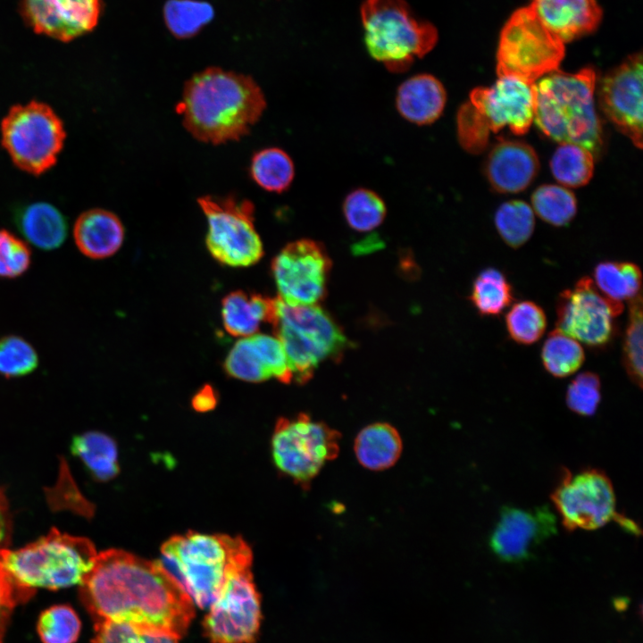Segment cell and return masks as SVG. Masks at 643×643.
Wrapping results in <instances>:
<instances>
[{
    "instance_id": "37",
    "label": "cell",
    "mask_w": 643,
    "mask_h": 643,
    "mask_svg": "<svg viewBox=\"0 0 643 643\" xmlns=\"http://www.w3.org/2000/svg\"><path fill=\"white\" fill-rule=\"evenodd\" d=\"M509 337L521 345L539 341L547 328V316L540 305L524 300L515 303L505 318Z\"/></svg>"
},
{
    "instance_id": "19",
    "label": "cell",
    "mask_w": 643,
    "mask_h": 643,
    "mask_svg": "<svg viewBox=\"0 0 643 643\" xmlns=\"http://www.w3.org/2000/svg\"><path fill=\"white\" fill-rule=\"evenodd\" d=\"M271 325L285 350L292 379L297 383L304 384L310 380L324 360H336L330 339L317 325L310 322L288 324L280 321Z\"/></svg>"
},
{
    "instance_id": "32",
    "label": "cell",
    "mask_w": 643,
    "mask_h": 643,
    "mask_svg": "<svg viewBox=\"0 0 643 643\" xmlns=\"http://www.w3.org/2000/svg\"><path fill=\"white\" fill-rule=\"evenodd\" d=\"M584 360L585 354L580 344L557 329L548 334L541 349L544 368L556 378L574 373Z\"/></svg>"
},
{
    "instance_id": "35",
    "label": "cell",
    "mask_w": 643,
    "mask_h": 643,
    "mask_svg": "<svg viewBox=\"0 0 643 643\" xmlns=\"http://www.w3.org/2000/svg\"><path fill=\"white\" fill-rule=\"evenodd\" d=\"M495 225L505 244L513 248L520 247L530 239L534 231L533 210L523 201L505 202L495 213Z\"/></svg>"
},
{
    "instance_id": "33",
    "label": "cell",
    "mask_w": 643,
    "mask_h": 643,
    "mask_svg": "<svg viewBox=\"0 0 643 643\" xmlns=\"http://www.w3.org/2000/svg\"><path fill=\"white\" fill-rule=\"evenodd\" d=\"M343 215L347 225L358 232H368L378 228L387 215V205L375 191L358 188L345 197Z\"/></svg>"
},
{
    "instance_id": "45",
    "label": "cell",
    "mask_w": 643,
    "mask_h": 643,
    "mask_svg": "<svg viewBox=\"0 0 643 643\" xmlns=\"http://www.w3.org/2000/svg\"><path fill=\"white\" fill-rule=\"evenodd\" d=\"M249 338L271 378L289 383L292 373L280 340L277 337L265 334H254Z\"/></svg>"
},
{
    "instance_id": "43",
    "label": "cell",
    "mask_w": 643,
    "mask_h": 643,
    "mask_svg": "<svg viewBox=\"0 0 643 643\" xmlns=\"http://www.w3.org/2000/svg\"><path fill=\"white\" fill-rule=\"evenodd\" d=\"M601 401V381L592 372L577 375L569 384L565 402L568 408L581 416L595 414Z\"/></svg>"
},
{
    "instance_id": "26",
    "label": "cell",
    "mask_w": 643,
    "mask_h": 643,
    "mask_svg": "<svg viewBox=\"0 0 643 643\" xmlns=\"http://www.w3.org/2000/svg\"><path fill=\"white\" fill-rule=\"evenodd\" d=\"M403 445L398 431L386 422H375L357 434L354 450L364 468L383 471L393 466L400 457Z\"/></svg>"
},
{
    "instance_id": "44",
    "label": "cell",
    "mask_w": 643,
    "mask_h": 643,
    "mask_svg": "<svg viewBox=\"0 0 643 643\" xmlns=\"http://www.w3.org/2000/svg\"><path fill=\"white\" fill-rule=\"evenodd\" d=\"M32 254L29 246L11 231L0 229V278L16 279L28 271Z\"/></svg>"
},
{
    "instance_id": "18",
    "label": "cell",
    "mask_w": 643,
    "mask_h": 643,
    "mask_svg": "<svg viewBox=\"0 0 643 643\" xmlns=\"http://www.w3.org/2000/svg\"><path fill=\"white\" fill-rule=\"evenodd\" d=\"M22 11L37 33L69 41L96 26L100 0H22Z\"/></svg>"
},
{
    "instance_id": "5",
    "label": "cell",
    "mask_w": 643,
    "mask_h": 643,
    "mask_svg": "<svg viewBox=\"0 0 643 643\" xmlns=\"http://www.w3.org/2000/svg\"><path fill=\"white\" fill-rule=\"evenodd\" d=\"M97 553L84 537L53 528L46 535L18 549H0L3 566L22 589H59L79 585L92 568Z\"/></svg>"
},
{
    "instance_id": "27",
    "label": "cell",
    "mask_w": 643,
    "mask_h": 643,
    "mask_svg": "<svg viewBox=\"0 0 643 643\" xmlns=\"http://www.w3.org/2000/svg\"><path fill=\"white\" fill-rule=\"evenodd\" d=\"M71 450L99 481L110 480L120 472L116 443L103 432L87 431L75 436Z\"/></svg>"
},
{
    "instance_id": "6",
    "label": "cell",
    "mask_w": 643,
    "mask_h": 643,
    "mask_svg": "<svg viewBox=\"0 0 643 643\" xmlns=\"http://www.w3.org/2000/svg\"><path fill=\"white\" fill-rule=\"evenodd\" d=\"M361 19L368 53L392 72L406 71L438 40L436 28L417 19L404 0H366Z\"/></svg>"
},
{
    "instance_id": "46",
    "label": "cell",
    "mask_w": 643,
    "mask_h": 643,
    "mask_svg": "<svg viewBox=\"0 0 643 643\" xmlns=\"http://www.w3.org/2000/svg\"><path fill=\"white\" fill-rule=\"evenodd\" d=\"M456 125L458 141L465 151L480 154L486 148L489 131L478 118L469 101L459 108Z\"/></svg>"
},
{
    "instance_id": "20",
    "label": "cell",
    "mask_w": 643,
    "mask_h": 643,
    "mask_svg": "<svg viewBox=\"0 0 643 643\" xmlns=\"http://www.w3.org/2000/svg\"><path fill=\"white\" fill-rule=\"evenodd\" d=\"M539 168L538 155L530 145L500 139L488 155L485 171L495 190L517 193L533 181Z\"/></svg>"
},
{
    "instance_id": "40",
    "label": "cell",
    "mask_w": 643,
    "mask_h": 643,
    "mask_svg": "<svg viewBox=\"0 0 643 643\" xmlns=\"http://www.w3.org/2000/svg\"><path fill=\"white\" fill-rule=\"evenodd\" d=\"M38 366V353L25 338L16 335L0 338V375L20 378L30 374Z\"/></svg>"
},
{
    "instance_id": "24",
    "label": "cell",
    "mask_w": 643,
    "mask_h": 643,
    "mask_svg": "<svg viewBox=\"0 0 643 643\" xmlns=\"http://www.w3.org/2000/svg\"><path fill=\"white\" fill-rule=\"evenodd\" d=\"M14 223L26 240L41 250L60 247L68 234L63 214L46 202H34L17 208Z\"/></svg>"
},
{
    "instance_id": "34",
    "label": "cell",
    "mask_w": 643,
    "mask_h": 643,
    "mask_svg": "<svg viewBox=\"0 0 643 643\" xmlns=\"http://www.w3.org/2000/svg\"><path fill=\"white\" fill-rule=\"evenodd\" d=\"M214 16L213 6L197 0H168L163 8L165 24L173 36H195Z\"/></svg>"
},
{
    "instance_id": "22",
    "label": "cell",
    "mask_w": 643,
    "mask_h": 643,
    "mask_svg": "<svg viewBox=\"0 0 643 643\" xmlns=\"http://www.w3.org/2000/svg\"><path fill=\"white\" fill-rule=\"evenodd\" d=\"M395 100L396 108L405 120L419 126L430 125L442 115L447 91L433 75L417 74L399 85Z\"/></svg>"
},
{
    "instance_id": "12",
    "label": "cell",
    "mask_w": 643,
    "mask_h": 643,
    "mask_svg": "<svg viewBox=\"0 0 643 643\" xmlns=\"http://www.w3.org/2000/svg\"><path fill=\"white\" fill-rule=\"evenodd\" d=\"M197 204L205 214L206 246L221 263L246 267L263 255V242L255 227V205L234 196H203Z\"/></svg>"
},
{
    "instance_id": "1",
    "label": "cell",
    "mask_w": 643,
    "mask_h": 643,
    "mask_svg": "<svg viewBox=\"0 0 643 643\" xmlns=\"http://www.w3.org/2000/svg\"><path fill=\"white\" fill-rule=\"evenodd\" d=\"M79 598L95 624L125 622L177 639L195 614L190 597L157 560L121 549L97 554L79 584Z\"/></svg>"
},
{
    "instance_id": "11",
    "label": "cell",
    "mask_w": 643,
    "mask_h": 643,
    "mask_svg": "<svg viewBox=\"0 0 643 643\" xmlns=\"http://www.w3.org/2000/svg\"><path fill=\"white\" fill-rule=\"evenodd\" d=\"M551 499L569 531L597 530L611 521L632 534L639 531L633 521L616 511L611 480L599 470L584 469L577 473L564 470Z\"/></svg>"
},
{
    "instance_id": "17",
    "label": "cell",
    "mask_w": 643,
    "mask_h": 643,
    "mask_svg": "<svg viewBox=\"0 0 643 643\" xmlns=\"http://www.w3.org/2000/svg\"><path fill=\"white\" fill-rule=\"evenodd\" d=\"M556 517L547 506L522 509L505 506L489 538L494 555L501 561L521 563L556 533Z\"/></svg>"
},
{
    "instance_id": "38",
    "label": "cell",
    "mask_w": 643,
    "mask_h": 643,
    "mask_svg": "<svg viewBox=\"0 0 643 643\" xmlns=\"http://www.w3.org/2000/svg\"><path fill=\"white\" fill-rule=\"evenodd\" d=\"M80 630L78 614L67 605H55L44 610L37 623V631L43 643H75Z\"/></svg>"
},
{
    "instance_id": "14",
    "label": "cell",
    "mask_w": 643,
    "mask_h": 643,
    "mask_svg": "<svg viewBox=\"0 0 643 643\" xmlns=\"http://www.w3.org/2000/svg\"><path fill=\"white\" fill-rule=\"evenodd\" d=\"M330 267L322 243L302 238L287 244L271 262L279 297L291 305H317L326 295Z\"/></svg>"
},
{
    "instance_id": "48",
    "label": "cell",
    "mask_w": 643,
    "mask_h": 643,
    "mask_svg": "<svg viewBox=\"0 0 643 643\" xmlns=\"http://www.w3.org/2000/svg\"><path fill=\"white\" fill-rule=\"evenodd\" d=\"M13 532V521L8 500L3 488H0V549L7 548Z\"/></svg>"
},
{
    "instance_id": "42",
    "label": "cell",
    "mask_w": 643,
    "mask_h": 643,
    "mask_svg": "<svg viewBox=\"0 0 643 643\" xmlns=\"http://www.w3.org/2000/svg\"><path fill=\"white\" fill-rule=\"evenodd\" d=\"M178 640L171 635L129 623L103 622L95 624V636L90 643H179Z\"/></svg>"
},
{
    "instance_id": "39",
    "label": "cell",
    "mask_w": 643,
    "mask_h": 643,
    "mask_svg": "<svg viewBox=\"0 0 643 643\" xmlns=\"http://www.w3.org/2000/svg\"><path fill=\"white\" fill-rule=\"evenodd\" d=\"M629 317L622 343V364L629 379L642 387V296L629 302Z\"/></svg>"
},
{
    "instance_id": "28",
    "label": "cell",
    "mask_w": 643,
    "mask_h": 643,
    "mask_svg": "<svg viewBox=\"0 0 643 643\" xmlns=\"http://www.w3.org/2000/svg\"><path fill=\"white\" fill-rule=\"evenodd\" d=\"M250 176L257 186L271 193L287 191L295 178V165L289 154L280 147L271 146L254 154Z\"/></svg>"
},
{
    "instance_id": "23",
    "label": "cell",
    "mask_w": 643,
    "mask_h": 643,
    "mask_svg": "<svg viewBox=\"0 0 643 643\" xmlns=\"http://www.w3.org/2000/svg\"><path fill=\"white\" fill-rule=\"evenodd\" d=\"M78 249L91 259H104L114 255L124 239V227L111 211L93 208L80 213L73 226Z\"/></svg>"
},
{
    "instance_id": "29",
    "label": "cell",
    "mask_w": 643,
    "mask_h": 643,
    "mask_svg": "<svg viewBox=\"0 0 643 643\" xmlns=\"http://www.w3.org/2000/svg\"><path fill=\"white\" fill-rule=\"evenodd\" d=\"M594 284L610 300L622 303L641 294V271L630 262L605 261L596 265Z\"/></svg>"
},
{
    "instance_id": "49",
    "label": "cell",
    "mask_w": 643,
    "mask_h": 643,
    "mask_svg": "<svg viewBox=\"0 0 643 643\" xmlns=\"http://www.w3.org/2000/svg\"><path fill=\"white\" fill-rule=\"evenodd\" d=\"M217 395L210 385L203 387L192 399V406L197 412H207L217 404Z\"/></svg>"
},
{
    "instance_id": "10",
    "label": "cell",
    "mask_w": 643,
    "mask_h": 643,
    "mask_svg": "<svg viewBox=\"0 0 643 643\" xmlns=\"http://www.w3.org/2000/svg\"><path fill=\"white\" fill-rule=\"evenodd\" d=\"M252 555L233 562L204 620L213 643H254L261 622V604L251 572Z\"/></svg>"
},
{
    "instance_id": "15",
    "label": "cell",
    "mask_w": 643,
    "mask_h": 643,
    "mask_svg": "<svg viewBox=\"0 0 643 643\" xmlns=\"http://www.w3.org/2000/svg\"><path fill=\"white\" fill-rule=\"evenodd\" d=\"M469 102L489 132L508 127L514 134L522 135L534 121L535 83L499 77L491 87L472 89Z\"/></svg>"
},
{
    "instance_id": "13",
    "label": "cell",
    "mask_w": 643,
    "mask_h": 643,
    "mask_svg": "<svg viewBox=\"0 0 643 643\" xmlns=\"http://www.w3.org/2000/svg\"><path fill=\"white\" fill-rule=\"evenodd\" d=\"M622 311V303L605 296L585 276L559 294L555 329L589 347L605 348L615 336V318Z\"/></svg>"
},
{
    "instance_id": "9",
    "label": "cell",
    "mask_w": 643,
    "mask_h": 643,
    "mask_svg": "<svg viewBox=\"0 0 643 643\" xmlns=\"http://www.w3.org/2000/svg\"><path fill=\"white\" fill-rule=\"evenodd\" d=\"M341 434L306 413L280 418L271 437L272 460L280 472L307 489L324 464L337 458Z\"/></svg>"
},
{
    "instance_id": "16",
    "label": "cell",
    "mask_w": 643,
    "mask_h": 643,
    "mask_svg": "<svg viewBox=\"0 0 643 643\" xmlns=\"http://www.w3.org/2000/svg\"><path fill=\"white\" fill-rule=\"evenodd\" d=\"M608 120L639 148L642 147V55H630L606 73L598 89Z\"/></svg>"
},
{
    "instance_id": "21",
    "label": "cell",
    "mask_w": 643,
    "mask_h": 643,
    "mask_svg": "<svg viewBox=\"0 0 643 643\" xmlns=\"http://www.w3.org/2000/svg\"><path fill=\"white\" fill-rule=\"evenodd\" d=\"M530 6L564 43L592 33L603 15L597 0H532Z\"/></svg>"
},
{
    "instance_id": "2",
    "label": "cell",
    "mask_w": 643,
    "mask_h": 643,
    "mask_svg": "<svg viewBox=\"0 0 643 643\" xmlns=\"http://www.w3.org/2000/svg\"><path fill=\"white\" fill-rule=\"evenodd\" d=\"M265 108L264 94L250 76L209 67L187 80L176 112L193 138L221 145L247 135Z\"/></svg>"
},
{
    "instance_id": "36",
    "label": "cell",
    "mask_w": 643,
    "mask_h": 643,
    "mask_svg": "<svg viewBox=\"0 0 643 643\" xmlns=\"http://www.w3.org/2000/svg\"><path fill=\"white\" fill-rule=\"evenodd\" d=\"M533 210L547 223L565 226L572 221L577 212L574 195L558 185H542L531 196Z\"/></svg>"
},
{
    "instance_id": "8",
    "label": "cell",
    "mask_w": 643,
    "mask_h": 643,
    "mask_svg": "<svg viewBox=\"0 0 643 643\" xmlns=\"http://www.w3.org/2000/svg\"><path fill=\"white\" fill-rule=\"evenodd\" d=\"M564 43L538 18L530 6L516 10L503 27L497 52L498 77L535 83L558 70Z\"/></svg>"
},
{
    "instance_id": "31",
    "label": "cell",
    "mask_w": 643,
    "mask_h": 643,
    "mask_svg": "<svg viewBox=\"0 0 643 643\" xmlns=\"http://www.w3.org/2000/svg\"><path fill=\"white\" fill-rule=\"evenodd\" d=\"M555 180L570 188L586 185L592 178L594 154L587 148L572 143H562L550 161Z\"/></svg>"
},
{
    "instance_id": "30",
    "label": "cell",
    "mask_w": 643,
    "mask_h": 643,
    "mask_svg": "<svg viewBox=\"0 0 643 643\" xmlns=\"http://www.w3.org/2000/svg\"><path fill=\"white\" fill-rule=\"evenodd\" d=\"M514 299L513 288L505 275L489 267L482 270L472 282L470 300L483 316L500 314Z\"/></svg>"
},
{
    "instance_id": "7",
    "label": "cell",
    "mask_w": 643,
    "mask_h": 643,
    "mask_svg": "<svg viewBox=\"0 0 643 643\" xmlns=\"http://www.w3.org/2000/svg\"><path fill=\"white\" fill-rule=\"evenodd\" d=\"M1 143L21 171L38 176L55 165L66 138L63 121L46 103L15 104L1 121Z\"/></svg>"
},
{
    "instance_id": "3",
    "label": "cell",
    "mask_w": 643,
    "mask_h": 643,
    "mask_svg": "<svg viewBox=\"0 0 643 643\" xmlns=\"http://www.w3.org/2000/svg\"><path fill=\"white\" fill-rule=\"evenodd\" d=\"M596 83V71L589 67L575 73L556 70L535 83L534 121L542 133L598 154L603 133L594 103Z\"/></svg>"
},
{
    "instance_id": "47",
    "label": "cell",
    "mask_w": 643,
    "mask_h": 643,
    "mask_svg": "<svg viewBox=\"0 0 643 643\" xmlns=\"http://www.w3.org/2000/svg\"><path fill=\"white\" fill-rule=\"evenodd\" d=\"M33 594L13 581L0 560V643H3L14 606L27 601Z\"/></svg>"
},
{
    "instance_id": "4",
    "label": "cell",
    "mask_w": 643,
    "mask_h": 643,
    "mask_svg": "<svg viewBox=\"0 0 643 643\" xmlns=\"http://www.w3.org/2000/svg\"><path fill=\"white\" fill-rule=\"evenodd\" d=\"M248 555L252 551L240 537L188 531L166 540L157 561L204 609L215 599L229 566Z\"/></svg>"
},
{
    "instance_id": "25",
    "label": "cell",
    "mask_w": 643,
    "mask_h": 643,
    "mask_svg": "<svg viewBox=\"0 0 643 643\" xmlns=\"http://www.w3.org/2000/svg\"><path fill=\"white\" fill-rule=\"evenodd\" d=\"M221 306L224 328L235 337L255 334L262 322L272 324L276 314L275 299L244 291L227 295Z\"/></svg>"
},
{
    "instance_id": "41",
    "label": "cell",
    "mask_w": 643,
    "mask_h": 643,
    "mask_svg": "<svg viewBox=\"0 0 643 643\" xmlns=\"http://www.w3.org/2000/svg\"><path fill=\"white\" fill-rule=\"evenodd\" d=\"M224 368L230 377L249 382H261L271 378L249 337L234 345Z\"/></svg>"
}]
</instances>
